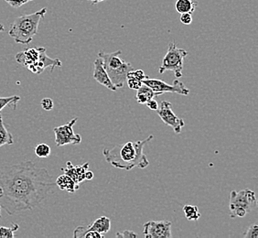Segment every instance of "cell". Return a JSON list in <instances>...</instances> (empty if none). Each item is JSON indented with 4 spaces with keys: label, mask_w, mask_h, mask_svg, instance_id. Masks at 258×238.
Returning a JSON list of instances; mask_svg holds the SVG:
<instances>
[{
    "label": "cell",
    "mask_w": 258,
    "mask_h": 238,
    "mask_svg": "<svg viewBox=\"0 0 258 238\" xmlns=\"http://www.w3.org/2000/svg\"><path fill=\"white\" fill-rule=\"evenodd\" d=\"M49 171L32 161L5 166L0 170V205L10 215L32 210L54 192Z\"/></svg>",
    "instance_id": "1"
},
{
    "label": "cell",
    "mask_w": 258,
    "mask_h": 238,
    "mask_svg": "<svg viewBox=\"0 0 258 238\" xmlns=\"http://www.w3.org/2000/svg\"><path fill=\"white\" fill-rule=\"evenodd\" d=\"M153 135L149 138L129 141L124 145L116 146L113 149H103V155L106 162L111 164L116 169L131 170L134 168L145 169L149 165V161L144 153V147L153 139Z\"/></svg>",
    "instance_id": "2"
},
{
    "label": "cell",
    "mask_w": 258,
    "mask_h": 238,
    "mask_svg": "<svg viewBox=\"0 0 258 238\" xmlns=\"http://www.w3.org/2000/svg\"><path fill=\"white\" fill-rule=\"evenodd\" d=\"M47 9L44 8L32 14L18 17L10 26L9 34L17 43L29 44L38 33L40 20L44 18Z\"/></svg>",
    "instance_id": "3"
},
{
    "label": "cell",
    "mask_w": 258,
    "mask_h": 238,
    "mask_svg": "<svg viewBox=\"0 0 258 238\" xmlns=\"http://www.w3.org/2000/svg\"><path fill=\"white\" fill-rule=\"evenodd\" d=\"M16 61L24 65L33 74L40 75L46 68L50 67V71L53 72L56 67L61 66V62L59 59H51L46 54V49L43 47L30 48L23 51H20L16 55Z\"/></svg>",
    "instance_id": "4"
},
{
    "label": "cell",
    "mask_w": 258,
    "mask_h": 238,
    "mask_svg": "<svg viewBox=\"0 0 258 238\" xmlns=\"http://www.w3.org/2000/svg\"><path fill=\"white\" fill-rule=\"evenodd\" d=\"M121 50H116L109 53L100 51L97 54V56L102 59L104 69L109 76L110 80L117 89L124 86L126 81V75L130 71L134 70L129 63H126L124 60L121 59Z\"/></svg>",
    "instance_id": "5"
},
{
    "label": "cell",
    "mask_w": 258,
    "mask_h": 238,
    "mask_svg": "<svg viewBox=\"0 0 258 238\" xmlns=\"http://www.w3.org/2000/svg\"><path fill=\"white\" fill-rule=\"evenodd\" d=\"M257 207V199L254 192L244 189L240 192L233 191L230 194V217H244Z\"/></svg>",
    "instance_id": "6"
},
{
    "label": "cell",
    "mask_w": 258,
    "mask_h": 238,
    "mask_svg": "<svg viewBox=\"0 0 258 238\" xmlns=\"http://www.w3.org/2000/svg\"><path fill=\"white\" fill-rule=\"evenodd\" d=\"M188 55V51L176 46L175 41L169 42L168 51L164 56L162 64L159 68V73L163 75L165 72H173L176 78L182 77L184 59Z\"/></svg>",
    "instance_id": "7"
},
{
    "label": "cell",
    "mask_w": 258,
    "mask_h": 238,
    "mask_svg": "<svg viewBox=\"0 0 258 238\" xmlns=\"http://www.w3.org/2000/svg\"><path fill=\"white\" fill-rule=\"evenodd\" d=\"M142 84L148 85L159 95L165 93H175L181 95H188L189 94V90L185 86L182 82L178 80V78L174 80L172 85H169L162 80L151 79L147 75L146 78L142 81Z\"/></svg>",
    "instance_id": "8"
},
{
    "label": "cell",
    "mask_w": 258,
    "mask_h": 238,
    "mask_svg": "<svg viewBox=\"0 0 258 238\" xmlns=\"http://www.w3.org/2000/svg\"><path fill=\"white\" fill-rule=\"evenodd\" d=\"M78 117L73 118L69 123L53 129L55 134V143L57 147H62L65 145H78L82 142V136L75 134L74 126L76 124Z\"/></svg>",
    "instance_id": "9"
},
{
    "label": "cell",
    "mask_w": 258,
    "mask_h": 238,
    "mask_svg": "<svg viewBox=\"0 0 258 238\" xmlns=\"http://www.w3.org/2000/svg\"><path fill=\"white\" fill-rule=\"evenodd\" d=\"M158 114L163 123L173 129L176 134H180L181 130L185 126V122L182 118H179L172 111V104L168 101H162L159 104Z\"/></svg>",
    "instance_id": "10"
},
{
    "label": "cell",
    "mask_w": 258,
    "mask_h": 238,
    "mask_svg": "<svg viewBox=\"0 0 258 238\" xmlns=\"http://www.w3.org/2000/svg\"><path fill=\"white\" fill-rule=\"evenodd\" d=\"M170 221H149L143 226V233L146 238H171Z\"/></svg>",
    "instance_id": "11"
},
{
    "label": "cell",
    "mask_w": 258,
    "mask_h": 238,
    "mask_svg": "<svg viewBox=\"0 0 258 238\" xmlns=\"http://www.w3.org/2000/svg\"><path fill=\"white\" fill-rule=\"evenodd\" d=\"M111 229V220L106 216H101L96 219L88 226H79L74 232V237L82 238L85 233L90 231H95L102 234L108 233Z\"/></svg>",
    "instance_id": "12"
},
{
    "label": "cell",
    "mask_w": 258,
    "mask_h": 238,
    "mask_svg": "<svg viewBox=\"0 0 258 238\" xmlns=\"http://www.w3.org/2000/svg\"><path fill=\"white\" fill-rule=\"evenodd\" d=\"M93 77L97 83H99L100 85L105 86L106 88H108L111 91L114 92V91L117 90V88L113 85L112 81L110 80L109 76H108L106 71L104 69L102 59L98 56L95 61V68H94Z\"/></svg>",
    "instance_id": "13"
},
{
    "label": "cell",
    "mask_w": 258,
    "mask_h": 238,
    "mask_svg": "<svg viewBox=\"0 0 258 238\" xmlns=\"http://www.w3.org/2000/svg\"><path fill=\"white\" fill-rule=\"evenodd\" d=\"M88 169H89L88 162L81 166H74L71 161H68L66 163V169H62V170L64 171V174L68 175L75 181V184L80 185L84 181H85V172Z\"/></svg>",
    "instance_id": "14"
},
{
    "label": "cell",
    "mask_w": 258,
    "mask_h": 238,
    "mask_svg": "<svg viewBox=\"0 0 258 238\" xmlns=\"http://www.w3.org/2000/svg\"><path fill=\"white\" fill-rule=\"evenodd\" d=\"M147 75H145L142 70H132L126 75V84L130 89L138 90L142 84V81L146 78Z\"/></svg>",
    "instance_id": "15"
},
{
    "label": "cell",
    "mask_w": 258,
    "mask_h": 238,
    "mask_svg": "<svg viewBox=\"0 0 258 238\" xmlns=\"http://www.w3.org/2000/svg\"><path fill=\"white\" fill-rule=\"evenodd\" d=\"M55 184H56V186H58L60 190L66 191L70 194H75L80 187V185L75 184V181L66 174L59 176L56 180Z\"/></svg>",
    "instance_id": "16"
},
{
    "label": "cell",
    "mask_w": 258,
    "mask_h": 238,
    "mask_svg": "<svg viewBox=\"0 0 258 238\" xmlns=\"http://www.w3.org/2000/svg\"><path fill=\"white\" fill-rule=\"evenodd\" d=\"M137 91H138V93H137L136 99H137L139 104H146V103L149 100L159 96L158 93H156L148 85H144V84L141 85Z\"/></svg>",
    "instance_id": "17"
},
{
    "label": "cell",
    "mask_w": 258,
    "mask_h": 238,
    "mask_svg": "<svg viewBox=\"0 0 258 238\" xmlns=\"http://www.w3.org/2000/svg\"><path fill=\"white\" fill-rule=\"evenodd\" d=\"M197 6H198V2L196 0H178L176 2L175 8L179 14L186 13V12L194 13Z\"/></svg>",
    "instance_id": "18"
},
{
    "label": "cell",
    "mask_w": 258,
    "mask_h": 238,
    "mask_svg": "<svg viewBox=\"0 0 258 238\" xmlns=\"http://www.w3.org/2000/svg\"><path fill=\"white\" fill-rule=\"evenodd\" d=\"M13 143H14L13 136L6 128L5 125L3 123L2 115L0 114V147L4 145H12Z\"/></svg>",
    "instance_id": "19"
},
{
    "label": "cell",
    "mask_w": 258,
    "mask_h": 238,
    "mask_svg": "<svg viewBox=\"0 0 258 238\" xmlns=\"http://www.w3.org/2000/svg\"><path fill=\"white\" fill-rule=\"evenodd\" d=\"M20 96L19 95H12L9 97H0V112L6 106H10L13 110L17 108V104L20 102Z\"/></svg>",
    "instance_id": "20"
},
{
    "label": "cell",
    "mask_w": 258,
    "mask_h": 238,
    "mask_svg": "<svg viewBox=\"0 0 258 238\" xmlns=\"http://www.w3.org/2000/svg\"><path fill=\"white\" fill-rule=\"evenodd\" d=\"M183 212L185 213V217L189 221H197L202 216V214L199 212L198 207L194 205H185L183 207Z\"/></svg>",
    "instance_id": "21"
},
{
    "label": "cell",
    "mask_w": 258,
    "mask_h": 238,
    "mask_svg": "<svg viewBox=\"0 0 258 238\" xmlns=\"http://www.w3.org/2000/svg\"><path fill=\"white\" fill-rule=\"evenodd\" d=\"M19 228H20V225L15 223H12L11 227L0 226V238H14L15 236L14 233L17 232Z\"/></svg>",
    "instance_id": "22"
},
{
    "label": "cell",
    "mask_w": 258,
    "mask_h": 238,
    "mask_svg": "<svg viewBox=\"0 0 258 238\" xmlns=\"http://www.w3.org/2000/svg\"><path fill=\"white\" fill-rule=\"evenodd\" d=\"M35 154L37 157H39L40 159H45L48 158L51 153V149L49 145L45 144V143H40L37 145L34 149Z\"/></svg>",
    "instance_id": "23"
},
{
    "label": "cell",
    "mask_w": 258,
    "mask_h": 238,
    "mask_svg": "<svg viewBox=\"0 0 258 238\" xmlns=\"http://www.w3.org/2000/svg\"><path fill=\"white\" fill-rule=\"evenodd\" d=\"M243 237L244 238H258V225L256 223H254L253 225H251L245 233H243Z\"/></svg>",
    "instance_id": "24"
},
{
    "label": "cell",
    "mask_w": 258,
    "mask_h": 238,
    "mask_svg": "<svg viewBox=\"0 0 258 238\" xmlns=\"http://www.w3.org/2000/svg\"><path fill=\"white\" fill-rule=\"evenodd\" d=\"M192 13H189V12H186V13H181L180 14V21L181 23L184 25H189L191 24L192 22Z\"/></svg>",
    "instance_id": "25"
},
{
    "label": "cell",
    "mask_w": 258,
    "mask_h": 238,
    "mask_svg": "<svg viewBox=\"0 0 258 238\" xmlns=\"http://www.w3.org/2000/svg\"><path fill=\"white\" fill-rule=\"evenodd\" d=\"M8 4H10L12 8H20L21 6L25 5L26 3L30 2V1H33V0H4Z\"/></svg>",
    "instance_id": "26"
},
{
    "label": "cell",
    "mask_w": 258,
    "mask_h": 238,
    "mask_svg": "<svg viewBox=\"0 0 258 238\" xmlns=\"http://www.w3.org/2000/svg\"><path fill=\"white\" fill-rule=\"evenodd\" d=\"M116 237H122V238H137L138 237V234L135 233L134 231H131V230H125L123 232H118L115 234Z\"/></svg>",
    "instance_id": "27"
},
{
    "label": "cell",
    "mask_w": 258,
    "mask_h": 238,
    "mask_svg": "<svg viewBox=\"0 0 258 238\" xmlns=\"http://www.w3.org/2000/svg\"><path fill=\"white\" fill-rule=\"evenodd\" d=\"M40 104H41L42 108L46 111H50V110L53 109V106H54L53 101L50 98H44V99L41 100Z\"/></svg>",
    "instance_id": "28"
},
{
    "label": "cell",
    "mask_w": 258,
    "mask_h": 238,
    "mask_svg": "<svg viewBox=\"0 0 258 238\" xmlns=\"http://www.w3.org/2000/svg\"><path fill=\"white\" fill-rule=\"evenodd\" d=\"M146 104H147V106L149 107V109L157 111L158 108H159V103L157 102V100L155 99V98L149 100V101L146 103Z\"/></svg>",
    "instance_id": "29"
},
{
    "label": "cell",
    "mask_w": 258,
    "mask_h": 238,
    "mask_svg": "<svg viewBox=\"0 0 258 238\" xmlns=\"http://www.w3.org/2000/svg\"><path fill=\"white\" fill-rule=\"evenodd\" d=\"M104 234L98 233V232H95V231H90L85 233V235L83 236V238H104Z\"/></svg>",
    "instance_id": "30"
},
{
    "label": "cell",
    "mask_w": 258,
    "mask_h": 238,
    "mask_svg": "<svg viewBox=\"0 0 258 238\" xmlns=\"http://www.w3.org/2000/svg\"><path fill=\"white\" fill-rule=\"evenodd\" d=\"M85 181H91L94 178V172L92 170H86L85 172Z\"/></svg>",
    "instance_id": "31"
},
{
    "label": "cell",
    "mask_w": 258,
    "mask_h": 238,
    "mask_svg": "<svg viewBox=\"0 0 258 238\" xmlns=\"http://www.w3.org/2000/svg\"><path fill=\"white\" fill-rule=\"evenodd\" d=\"M3 31H5V28H4L3 24L0 23V32H3Z\"/></svg>",
    "instance_id": "32"
},
{
    "label": "cell",
    "mask_w": 258,
    "mask_h": 238,
    "mask_svg": "<svg viewBox=\"0 0 258 238\" xmlns=\"http://www.w3.org/2000/svg\"><path fill=\"white\" fill-rule=\"evenodd\" d=\"M2 196V190L0 188V198ZM0 218H1V205H0Z\"/></svg>",
    "instance_id": "33"
}]
</instances>
